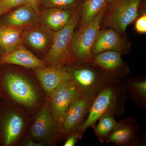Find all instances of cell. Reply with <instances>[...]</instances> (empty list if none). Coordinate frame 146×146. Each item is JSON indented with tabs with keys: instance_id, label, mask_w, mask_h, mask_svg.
Wrapping results in <instances>:
<instances>
[{
	"instance_id": "cell-1",
	"label": "cell",
	"mask_w": 146,
	"mask_h": 146,
	"mask_svg": "<svg viewBox=\"0 0 146 146\" xmlns=\"http://www.w3.org/2000/svg\"><path fill=\"white\" fill-rule=\"evenodd\" d=\"M127 96L122 80L112 82L103 89L94 99L86 119L78 131L82 138L85 131L93 127L102 115L109 113L115 117H121L125 112Z\"/></svg>"
},
{
	"instance_id": "cell-2",
	"label": "cell",
	"mask_w": 146,
	"mask_h": 146,
	"mask_svg": "<svg viewBox=\"0 0 146 146\" xmlns=\"http://www.w3.org/2000/svg\"><path fill=\"white\" fill-rule=\"evenodd\" d=\"M80 5L74 10L68 23L54 33L50 48L45 58L50 66H64L70 61H76L72 52V44L75 29L80 20Z\"/></svg>"
},
{
	"instance_id": "cell-3",
	"label": "cell",
	"mask_w": 146,
	"mask_h": 146,
	"mask_svg": "<svg viewBox=\"0 0 146 146\" xmlns=\"http://www.w3.org/2000/svg\"><path fill=\"white\" fill-rule=\"evenodd\" d=\"M77 64L67 68L71 76V80L75 84L81 94L97 96L112 82L111 78L98 66L89 62L76 61Z\"/></svg>"
},
{
	"instance_id": "cell-4",
	"label": "cell",
	"mask_w": 146,
	"mask_h": 146,
	"mask_svg": "<svg viewBox=\"0 0 146 146\" xmlns=\"http://www.w3.org/2000/svg\"><path fill=\"white\" fill-rule=\"evenodd\" d=\"M3 94L27 107H34L39 101L36 90L28 79L12 72L0 74V95Z\"/></svg>"
},
{
	"instance_id": "cell-5",
	"label": "cell",
	"mask_w": 146,
	"mask_h": 146,
	"mask_svg": "<svg viewBox=\"0 0 146 146\" xmlns=\"http://www.w3.org/2000/svg\"><path fill=\"white\" fill-rule=\"evenodd\" d=\"M143 0H112L103 19L104 26L124 37L127 27L135 21Z\"/></svg>"
},
{
	"instance_id": "cell-6",
	"label": "cell",
	"mask_w": 146,
	"mask_h": 146,
	"mask_svg": "<svg viewBox=\"0 0 146 146\" xmlns=\"http://www.w3.org/2000/svg\"><path fill=\"white\" fill-rule=\"evenodd\" d=\"M109 6L102 10L91 23L80 27L74 33L72 50L76 61L91 63L93 58L91 53V49L99 32L102 21Z\"/></svg>"
},
{
	"instance_id": "cell-7",
	"label": "cell",
	"mask_w": 146,
	"mask_h": 146,
	"mask_svg": "<svg viewBox=\"0 0 146 146\" xmlns=\"http://www.w3.org/2000/svg\"><path fill=\"white\" fill-rule=\"evenodd\" d=\"M96 95L81 94L69 106L63 115L60 133L67 138L78 131L86 119Z\"/></svg>"
},
{
	"instance_id": "cell-8",
	"label": "cell",
	"mask_w": 146,
	"mask_h": 146,
	"mask_svg": "<svg viewBox=\"0 0 146 146\" xmlns=\"http://www.w3.org/2000/svg\"><path fill=\"white\" fill-rule=\"evenodd\" d=\"M145 135L141 134L139 125L129 116L118 121L117 125L106 142L117 146H138L145 144Z\"/></svg>"
},
{
	"instance_id": "cell-9",
	"label": "cell",
	"mask_w": 146,
	"mask_h": 146,
	"mask_svg": "<svg viewBox=\"0 0 146 146\" xmlns=\"http://www.w3.org/2000/svg\"><path fill=\"white\" fill-rule=\"evenodd\" d=\"M80 94L75 84L70 80L58 87L50 95L51 112L60 133V123L64 113Z\"/></svg>"
},
{
	"instance_id": "cell-10",
	"label": "cell",
	"mask_w": 146,
	"mask_h": 146,
	"mask_svg": "<svg viewBox=\"0 0 146 146\" xmlns=\"http://www.w3.org/2000/svg\"><path fill=\"white\" fill-rule=\"evenodd\" d=\"M24 125L21 115L2 106L0 109V145H11L21 135Z\"/></svg>"
},
{
	"instance_id": "cell-11",
	"label": "cell",
	"mask_w": 146,
	"mask_h": 146,
	"mask_svg": "<svg viewBox=\"0 0 146 146\" xmlns=\"http://www.w3.org/2000/svg\"><path fill=\"white\" fill-rule=\"evenodd\" d=\"M115 51H107L98 54L92 58L91 63L101 69L111 78L122 80L127 78L129 69L121 57Z\"/></svg>"
},
{
	"instance_id": "cell-12",
	"label": "cell",
	"mask_w": 146,
	"mask_h": 146,
	"mask_svg": "<svg viewBox=\"0 0 146 146\" xmlns=\"http://www.w3.org/2000/svg\"><path fill=\"white\" fill-rule=\"evenodd\" d=\"M131 43L117 32L112 28L100 31L92 46L93 57L98 54L107 51H115L121 54L128 52Z\"/></svg>"
},
{
	"instance_id": "cell-13",
	"label": "cell",
	"mask_w": 146,
	"mask_h": 146,
	"mask_svg": "<svg viewBox=\"0 0 146 146\" xmlns=\"http://www.w3.org/2000/svg\"><path fill=\"white\" fill-rule=\"evenodd\" d=\"M35 71L37 78L47 95L50 96L58 87L71 80V76L67 68L63 65L36 68Z\"/></svg>"
},
{
	"instance_id": "cell-14",
	"label": "cell",
	"mask_w": 146,
	"mask_h": 146,
	"mask_svg": "<svg viewBox=\"0 0 146 146\" xmlns=\"http://www.w3.org/2000/svg\"><path fill=\"white\" fill-rule=\"evenodd\" d=\"M0 17V24L22 28L37 25L38 16L31 7L24 5Z\"/></svg>"
},
{
	"instance_id": "cell-15",
	"label": "cell",
	"mask_w": 146,
	"mask_h": 146,
	"mask_svg": "<svg viewBox=\"0 0 146 146\" xmlns=\"http://www.w3.org/2000/svg\"><path fill=\"white\" fill-rule=\"evenodd\" d=\"M60 133L49 110L46 108L41 110L32 127V135L39 140H46L56 137Z\"/></svg>"
},
{
	"instance_id": "cell-16",
	"label": "cell",
	"mask_w": 146,
	"mask_h": 146,
	"mask_svg": "<svg viewBox=\"0 0 146 146\" xmlns=\"http://www.w3.org/2000/svg\"><path fill=\"white\" fill-rule=\"evenodd\" d=\"M74 9L72 11L46 8L39 13L38 21L40 22L41 26L52 32H56L68 23L72 16Z\"/></svg>"
},
{
	"instance_id": "cell-17",
	"label": "cell",
	"mask_w": 146,
	"mask_h": 146,
	"mask_svg": "<svg viewBox=\"0 0 146 146\" xmlns=\"http://www.w3.org/2000/svg\"><path fill=\"white\" fill-rule=\"evenodd\" d=\"M14 64L26 68L46 67L44 63L21 44L15 50L0 57V65Z\"/></svg>"
},
{
	"instance_id": "cell-18",
	"label": "cell",
	"mask_w": 146,
	"mask_h": 146,
	"mask_svg": "<svg viewBox=\"0 0 146 146\" xmlns=\"http://www.w3.org/2000/svg\"><path fill=\"white\" fill-rule=\"evenodd\" d=\"M23 35L22 28L0 24V46L4 54L22 44Z\"/></svg>"
},
{
	"instance_id": "cell-19",
	"label": "cell",
	"mask_w": 146,
	"mask_h": 146,
	"mask_svg": "<svg viewBox=\"0 0 146 146\" xmlns=\"http://www.w3.org/2000/svg\"><path fill=\"white\" fill-rule=\"evenodd\" d=\"M123 80L127 96L137 106L146 109V79L145 77L126 78Z\"/></svg>"
},
{
	"instance_id": "cell-20",
	"label": "cell",
	"mask_w": 146,
	"mask_h": 146,
	"mask_svg": "<svg viewBox=\"0 0 146 146\" xmlns=\"http://www.w3.org/2000/svg\"><path fill=\"white\" fill-rule=\"evenodd\" d=\"M112 0H83L81 7L80 27L88 25L104 8L109 5Z\"/></svg>"
},
{
	"instance_id": "cell-21",
	"label": "cell",
	"mask_w": 146,
	"mask_h": 146,
	"mask_svg": "<svg viewBox=\"0 0 146 146\" xmlns=\"http://www.w3.org/2000/svg\"><path fill=\"white\" fill-rule=\"evenodd\" d=\"M54 32L41 27H33L23 35L24 39L35 49L42 50L48 44L50 39H52Z\"/></svg>"
},
{
	"instance_id": "cell-22",
	"label": "cell",
	"mask_w": 146,
	"mask_h": 146,
	"mask_svg": "<svg viewBox=\"0 0 146 146\" xmlns=\"http://www.w3.org/2000/svg\"><path fill=\"white\" fill-rule=\"evenodd\" d=\"M118 121L112 114L107 113L102 115L93 128L100 143H103L117 125Z\"/></svg>"
},
{
	"instance_id": "cell-23",
	"label": "cell",
	"mask_w": 146,
	"mask_h": 146,
	"mask_svg": "<svg viewBox=\"0 0 146 146\" xmlns=\"http://www.w3.org/2000/svg\"><path fill=\"white\" fill-rule=\"evenodd\" d=\"M82 0H39V5L46 8L74 9L81 5Z\"/></svg>"
},
{
	"instance_id": "cell-24",
	"label": "cell",
	"mask_w": 146,
	"mask_h": 146,
	"mask_svg": "<svg viewBox=\"0 0 146 146\" xmlns=\"http://www.w3.org/2000/svg\"><path fill=\"white\" fill-rule=\"evenodd\" d=\"M24 5H28L26 0H0V6L6 13Z\"/></svg>"
},
{
	"instance_id": "cell-25",
	"label": "cell",
	"mask_w": 146,
	"mask_h": 146,
	"mask_svg": "<svg viewBox=\"0 0 146 146\" xmlns=\"http://www.w3.org/2000/svg\"><path fill=\"white\" fill-rule=\"evenodd\" d=\"M135 29L136 31L139 33L145 34L146 33V14L144 13L137 20L135 23Z\"/></svg>"
},
{
	"instance_id": "cell-26",
	"label": "cell",
	"mask_w": 146,
	"mask_h": 146,
	"mask_svg": "<svg viewBox=\"0 0 146 146\" xmlns=\"http://www.w3.org/2000/svg\"><path fill=\"white\" fill-rule=\"evenodd\" d=\"M82 137L78 131L72 133L67 138L64 146H74L75 145L79 140H81Z\"/></svg>"
},
{
	"instance_id": "cell-27",
	"label": "cell",
	"mask_w": 146,
	"mask_h": 146,
	"mask_svg": "<svg viewBox=\"0 0 146 146\" xmlns=\"http://www.w3.org/2000/svg\"><path fill=\"white\" fill-rule=\"evenodd\" d=\"M28 4L31 7L39 17L40 11L39 10V0H26Z\"/></svg>"
},
{
	"instance_id": "cell-28",
	"label": "cell",
	"mask_w": 146,
	"mask_h": 146,
	"mask_svg": "<svg viewBox=\"0 0 146 146\" xmlns=\"http://www.w3.org/2000/svg\"><path fill=\"white\" fill-rule=\"evenodd\" d=\"M27 145L28 146H41L43 145L42 143H36L33 141H29L27 144Z\"/></svg>"
},
{
	"instance_id": "cell-29",
	"label": "cell",
	"mask_w": 146,
	"mask_h": 146,
	"mask_svg": "<svg viewBox=\"0 0 146 146\" xmlns=\"http://www.w3.org/2000/svg\"><path fill=\"white\" fill-rule=\"evenodd\" d=\"M5 13H6L5 11L0 6V17L3 16L4 14H5Z\"/></svg>"
},
{
	"instance_id": "cell-30",
	"label": "cell",
	"mask_w": 146,
	"mask_h": 146,
	"mask_svg": "<svg viewBox=\"0 0 146 146\" xmlns=\"http://www.w3.org/2000/svg\"><path fill=\"white\" fill-rule=\"evenodd\" d=\"M4 53L2 49L1 48L0 46V57H1L3 55Z\"/></svg>"
},
{
	"instance_id": "cell-31",
	"label": "cell",
	"mask_w": 146,
	"mask_h": 146,
	"mask_svg": "<svg viewBox=\"0 0 146 146\" xmlns=\"http://www.w3.org/2000/svg\"><path fill=\"white\" fill-rule=\"evenodd\" d=\"M1 95H0V100H1Z\"/></svg>"
}]
</instances>
